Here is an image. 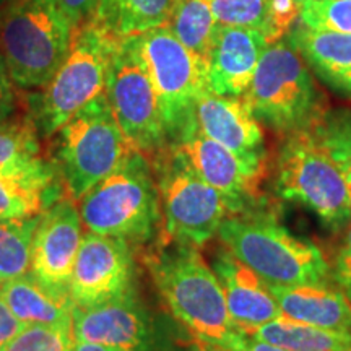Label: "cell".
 <instances>
[{"mask_svg":"<svg viewBox=\"0 0 351 351\" xmlns=\"http://www.w3.org/2000/svg\"><path fill=\"white\" fill-rule=\"evenodd\" d=\"M192 122L202 134L241 156H265L262 127L243 96L205 91L195 103Z\"/></svg>","mask_w":351,"mask_h":351,"instance_id":"obj_18","label":"cell"},{"mask_svg":"<svg viewBox=\"0 0 351 351\" xmlns=\"http://www.w3.org/2000/svg\"><path fill=\"white\" fill-rule=\"evenodd\" d=\"M217 236L228 251L269 285L322 283L330 275L317 245L291 234L270 213H232L221 223Z\"/></svg>","mask_w":351,"mask_h":351,"instance_id":"obj_2","label":"cell"},{"mask_svg":"<svg viewBox=\"0 0 351 351\" xmlns=\"http://www.w3.org/2000/svg\"><path fill=\"white\" fill-rule=\"evenodd\" d=\"M119 39L93 20H86L73 34L64 64L43 88L36 106V129L52 137L75 114L106 93L109 65Z\"/></svg>","mask_w":351,"mask_h":351,"instance_id":"obj_7","label":"cell"},{"mask_svg":"<svg viewBox=\"0 0 351 351\" xmlns=\"http://www.w3.org/2000/svg\"><path fill=\"white\" fill-rule=\"evenodd\" d=\"M339 288L345 293V296L351 301V223L346 230L345 239L341 243L339 254L335 258V270H333Z\"/></svg>","mask_w":351,"mask_h":351,"instance_id":"obj_33","label":"cell"},{"mask_svg":"<svg viewBox=\"0 0 351 351\" xmlns=\"http://www.w3.org/2000/svg\"><path fill=\"white\" fill-rule=\"evenodd\" d=\"M72 332L77 341L112 351H158L155 326L135 293L91 307H73Z\"/></svg>","mask_w":351,"mask_h":351,"instance_id":"obj_13","label":"cell"},{"mask_svg":"<svg viewBox=\"0 0 351 351\" xmlns=\"http://www.w3.org/2000/svg\"><path fill=\"white\" fill-rule=\"evenodd\" d=\"M0 295L13 315L25 326L70 322L75 307L69 293L52 291L29 274L0 285Z\"/></svg>","mask_w":351,"mask_h":351,"instance_id":"obj_21","label":"cell"},{"mask_svg":"<svg viewBox=\"0 0 351 351\" xmlns=\"http://www.w3.org/2000/svg\"><path fill=\"white\" fill-rule=\"evenodd\" d=\"M36 124L8 119L0 124V178L49 184L52 166L41 155Z\"/></svg>","mask_w":351,"mask_h":351,"instance_id":"obj_22","label":"cell"},{"mask_svg":"<svg viewBox=\"0 0 351 351\" xmlns=\"http://www.w3.org/2000/svg\"><path fill=\"white\" fill-rule=\"evenodd\" d=\"M302 2H304V0H302Z\"/></svg>","mask_w":351,"mask_h":351,"instance_id":"obj_42","label":"cell"},{"mask_svg":"<svg viewBox=\"0 0 351 351\" xmlns=\"http://www.w3.org/2000/svg\"><path fill=\"white\" fill-rule=\"evenodd\" d=\"M147 265L173 317L194 339L239 351L244 333L232 322L221 283L199 247L168 241Z\"/></svg>","mask_w":351,"mask_h":351,"instance_id":"obj_1","label":"cell"},{"mask_svg":"<svg viewBox=\"0 0 351 351\" xmlns=\"http://www.w3.org/2000/svg\"><path fill=\"white\" fill-rule=\"evenodd\" d=\"M41 215L0 221V285L20 278L29 271L33 238Z\"/></svg>","mask_w":351,"mask_h":351,"instance_id":"obj_26","label":"cell"},{"mask_svg":"<svg viewBox=\"0 0 351 351\" xmlns=\"http://www.w3.org/2000/svg\"><path fill=\"white\" fill-rule=\"evenodd\" d=\"M345 179H346V186H348V192H350V199H351V169L345 173Z\"/></svg>","mask_w":351,"mask_h":351,"instance_id":"obj_40","label":"cell"},{"mask_svg":"<svg viewBox=\"0 0 351 351\" xmlns=\"http://www.w3.org/2000/svg\"><path fill=\"white\" fill-rule=\"evenodd\" d=\"M302 0H269L267 20L262 33L267 43L274 44L285 38V34L300 19Z\"/></svg>","mask_w":351,"mask_h":351,"instance_id":"obj_32","label":"cell"},{"mask_svg":"<svg viewBox=\"0 0 351 351\" xmlns=\"http://www.w3.org/2000/svg\"><path fill=\"white\" fill-rule=\"evenodd\" d=\"M106 98L117 125L135 152L153 160L168 148L160 103L134 47L119 39L109 65Z\"/></svg>","mask_w":351,"mask_h":351,"instance_id":"obj_11","label":"cell"},{"mask_svg":"<svg viewBox=\"0 0 351 351\" xmlns=\"http://www.w3.org/2000/svg\"><path fill=\"white\" fill-rule=\"evenodd\" d=\"M244 335L291 351H351L350 332L328 330L288 317L254 327Z\"/></svg>","mask_w":351,"mask_h":351,"instance_id":"obj_24","label":"cell"},{"mask_svg":"<svg viewBox=\"0 0 351 351\" xmlns=\"http://www.w3.org/2000/svg\"><path fill=\"white\" fill-rule=\"evenodd\" d=\"M73 34L57 0H12L0 16V54L13 83L43 90L69 56Z\"/></svg>","mask_w":351,"mask_h":351,"instance_id":"obj_3","label":"cell"},{"mask_svg":"<svg viewBox=\"0 0 351 351\" xmlns=\"http://www.w3.org/2000/svg\"><path fill=\"white\" fill-rule=\"evenodd\" d=\"M210 267L221 283L228 311L241 332L283 317L269 283L225 245L215 252Z\"/></svg>","mask_w":351,"mask_h":351,"instance_id":"obj_16","label":"cell"},{"mask_svg":"<svg viewBox=\"0 0 351 351\" xmlns=\"http://www.w3.org/2000/svg\"><path fill=\"white\" fill-rule=\"evenodd\" d=\"M239 351H291V350L282 348V346L278 345H271V343H267V341L256 340V339H251V337L244 335V340L239 346Z\"/></svg>","mask_w":351,"mask_h":351,"instance_id":"obj_37","label":"cell"},{"mask_svg":"<svg viewBox=\"0 0 351 351\" xmlns=\"http://www.w3.org/2000/svg\"><path fill=\"white\" fill-rule=\"evenodd\" d=\"M56 135L57 169L67 199L75 204L135 152L117 125L106 93L80 109Z\"/></svg>","mask_w":351,"mask_h":351,"instance_id":"obj_6","label":"cell"},{"mask_svg":"<svg viewBox=\"0 0 351 351\" xmlns=\"http://www.w3.org/2000/svg\"><path fill=\"white\" fill-rule=\"evenodd\" d=\"M243 98L257 121L288 135L313 129L326 116L309 67L287 38L263 51Z\"/></svg>","mask_w":351,"mask_h":351,"instance_id":"obj_5","label":"cell"},{"mask_svg":"<svg viewBox=\"0 0 351 351\" xmlns=\"http://www.w3.org/2000/svg\"><path fill=\"white\" fill-rule=\"evenodd\" d=\"M267 47L258 29L218 25L207 60L208 90L219 96H244Z\"/></svg>","mask_w":351,"mask_h":351,"instance_id":"obj_17","label":"cell"},{"mask_svg":"<svg viewBox=\"0 0 351 351\" xmlns=\"http://www.w3.org/2000/svg\"><path fill=\"white\" fill-rule=\"evenodd\" d=\"M86 231L129 243L150 239L161 221L156 178L148 158L132 155L78 202Z\"/></svg>","mask_w":351,"mask_h":351,"instance_id":"obj_4","label":"cell"},{"mask_svg":"<svg viewBox=\"0 0 351 351\" xmlns=\"http://www.w3.org/2000/svg\"><path fill=\"white\" fill-rule=\"evenodd\" d=\"M217 23L262 32L269 0H210Z\"/></svg>","mask_w":351,"mask_h":351,"instance_id":"obj_31","label":"cell"},{"mask_svg":"<svg viewBox=\"0 0 351 351\" xmlns=\"http://www.w3.org/2000/svg\"><path fill=\"white\" fill-rule=\"evenodd\" d=\"M72 320L56 326H26L3 351H72Z\"/></svg>","mask_w":351,"mask_h":351,"instance_id":"obj_28","label":"cell"},{"mask_svg":"<svg viewBox=\"0 0 351 351\" xmlns=\"http://www.w3.org/2000/svg\"><path fill=\"white\" fill-rule=\"evenodd\" d=\"M189 351H232V350H228V348H225V346L208 343V341L197 340V339H194V337H192V341H191V346H189Z\"/></svg>","mask_w":351,"mask_h":351,"instance_id":"obj_38","label":"cell"},{"mask_svg":"<svg viewBox=\"0 0 351 351\" xmlns=\"http://www.w3.org/2000/svg\"><path fill=\"white\" fill-rule=\"evenodd\" d=\"M169 147L230 202L234 213L243 212L249 202L261 197L262 181L267 176L265 156H241L202 134L194 122Z\"/></svg>","mask_w":351,"mask_h":351,"instance_id":"obj_12","label":"cell"},{"mask_svg":"<svg viewBox=\"0 0 351 351\" xmlns=\"http://www.w3.org/2000/svg\"><path fill=\"white\" fill-rule=\"evenodd\" d=\"M276 192L317 215L328 228L351 223V199L343 171L313 129L291 134L276 163Z\"/></svg>","mask_w":351,"mask_h":351,"instance_id":"obj_8","label":"cell"},{"mask_svg":"<svg viewBox=\"0 0 351 351\" xmlns=\"http://www.w3.org/2000/svg\"><path fill=\"white\" fill-rule=\"evenodd\" d=\"M5 60L0 54V124L10 119L16 109V93Z\"/></svg>","mask_w":351,"mask_h":351,"instance_id":"obj_34","label":"cell"},{"mask_svg":"<svg viewBox=\"0 0 351 351\" xmlns=\"http://www.w3.org/2000/svg\"><path fill=\"white\" fill-rule=\"evenodd\" d=\"M132 256L129 243L111 236L83 232L69 295L75 307H91L129 291Z\"/></svg>","mask_w":351,"mask_h":351,"instance_id":"obj_14","label":"cell"},{"mask_svg":"<svg viewBox=\"0 0 351 351\" xmlns=\"http://www.w3.org/2000/svg\"><path fill=\"white\" fill-rule=\"evenodd\" d=\"M82 226L80 210L70 199L57 202L39 218L28 274L52 291L69 293L73 263L83 239Z\"/></svg>","mask_w":351,"mask_h":351,"instance_id":"obj_15","label":"cell"},{"mask_svg":"<svg viewBox=\"0 0 351 351\" xmlns=\"http://www.w3.org/2000/svg\"><path fill=\"white\" fill-rule=\"evenodd\" d=\"M25 327V324H21L8 309L2 295H0V351H3V348L15 339L16 333H20Z\"/></svg>","mask_w":351,"mask_h":351,"instance_id":"obj_36","label":"cell"},{"mask_svg":"<svg viewBox=\"0 0 351 351\" xmlns=\"http://www.w3.org/2000/svg\"><path fill=\"white\" fill-rule=\"evenodd\" d=\"M283 317L328 330L351 333V301L339 288L322 283L269 285Z\"/></svg>","mask_w":351,"mask_h":351,"instance_id":"obj_19","label":"cell"},{"mask_svg":"<svg viewBox=\"0 0 351 351\" xmlns=\"http://www.w3.org/2000/svg\"><path fill=\"white\" fill-rule=\"evenodd\" d=\"M166 26L189 51L207 62L218 29L210 0H178Z\"/></svg>","mask_w":351,"mask_h":351,"instance_id":"obj_25","label":"cell"},{"mask_svg":"<svg viewBox=\"0 0 351 351\" xmlns=\"http://www.w3.org/2000/svg\"><path fill=\"white\" fill-rule=\"evenodd\" d=\"M153 160L166 238L202 247L234 213L230 202L197 176L169 145Z\"/></svg>","mask_w":351,"mask_h":351,"instance_id":"obj_10","label":"cell"},{"mask_svg":"<svg viewBox=\"0 0 351 351\" xmlns=\"http://www.w3.org/2000/svg\"><path fill=\"white\" fill-rule=\"evenodd\" d=\"M72 351H112V350L104 348V346H101V345L88 343V341H77L75 340V345H73Z\"/></svg>","mask_w":351,"mask_h":351,"instance_id":"obj_39","label":"cell"},{"mask_svg":"<svg viewBox=\"0 0 351 351\" xmlns=\"http://www.w3.org/2000/svg\"><path fill=\"white\" fill-rule=\"evenodd\" d=\"M178 0H98L91 20L117 39L168 25Z\"/></svg>","mask_w":351,"mask_h":351,"instance_id":"obj_23","label":"cell"},{"mask_svg":"<svg viewBox=\"0 0 351 351\" xmlns=\"http://www.w3.org/2000/svg\"><path fill=\"white\" fill-rule=\"evenodd\" d=\"M320 142L326 145L343 174L351 169V111L326 114L317 125L313 127Z\"/></svg>","mask_w":351,"mask_h":351,"instance_id":"obj_29","label":"cell"},{"mask_svg":"<svg viewBox=\"0 0 351 351\" xmlns=\"http://www.w3.org/2000/svg\"><path fill=\"white\" fill-rule=\"evenodd\" d=\"M3 2V0H0V3H2Z\"/></svg>","mask_w":351,"mask_h":351,"instance_id":"obj_41","label":"cell"},{"mask_svg":"<svg viewBox=\"0 0 351 351\" xmlns=\"http://www.w3.org/2000/svg\"><path fill=\"white\" fill-rule=\"evenodd\" d=\"M288 41L324 83L351 98V34L300 23Z\"/></svg>","mask_w":351,"mask_h":351,"instance_id":"obj_20","label":"cell"},{"mask_svg":"<svg viewBox=\"0 0 351 351\" xmlns=\"http://www.w3.org/2000/svg\"><path fill=\"white\" fill-rule=\"evenodd\" d=\"M57 3L67 15L73 28L77 29L78 26L91 19L96 5H98V0H57Z\"/></svg>","mask_w":351,"mask_h":351,"instance_id":"obj_35","label":"cell"},{"mask_svg":"<svg viewBox=\"0 0 351 351\" xmlns=\"http://www.w3.org/2000/svg\"><path fill=\"white\" fill-rule=\"evenodd\" d=\"M49 184L0 178V221L38 217L46 207Z\"/></svg>","mask_w":351,"mask_h":351,"instance_id":"obj_27","label":"cell"},{"mask_svg":"<svg viewBox=\"0 0 351 351\" xmlns=\"http://www.w3.org/2000/svg\"><path fill=\"white\" fill-rule=\"evenodd\" d=\"M150 77L169 142L194 121L195 103L205 91L207 62L187 49L168 26L125 38Z\"/></svg>","mask_w":351,"mask_h":351,"instance_id":"obj_9","label":"cell"},{"mask_svg":"<svg viewBox=\"0 0 351 351\" xmlns=\"http://www.w3.org/2000/svg\"><path fill=\"white\" fill-rule=\"evenodd\" d=\"M300 23L351 34V0H304Z\"/></svg>","mask_w":351,"mask_h":351,"instance_id":"obj_30","label":"cell"}]
</instances>
